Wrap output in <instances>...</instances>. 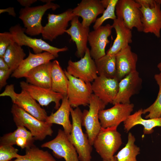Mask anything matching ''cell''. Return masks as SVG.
<instances>
[{
    "label": "cell",
    "mask_w": 161,
    "mask_h": 161,
    "mask_svg": "<svg viewBox=\"0 0 161 161\" xmlns=\"http://www.w3.org/2000/svg\"><path fill=\"white\" fill-rule=\"evenodd\" d=\"M72 129L69 139L75 148L80 161H91L92 148L87 134L82 130V112L78 107L70 108Z\"/></svg>",
    "instance_id": "obj_1"
},
{
    "label": "cell",
    "mask_w": 161,
    "mask_h": 161,
    "mask_svg": "<svg viewBox=\"0 0 161 161\" xmlns=\"http://www.w3.org/2000/svg\"><path fill=\"white\" fill-rule=\"evenodd\" d=\"M11 112L16 126H22L27 128L35 140L42 141L47 136L52 135V124L37 119L14 104L11 107Z\"/></svg>",
    "instance_id": "obj_2"
},
{
    "label": "cell",
    "mask_w": 161,
    "mask_h": 161,
    "mask_svg": "<svg viewBox=\"0 0 161 161\" xmlns=\"http://www.w3.org/2000/svg\"><path fill=\"white\" fill-rule=\"evenodd\" d=\"M117 127L101 128L93 143L97 153L103 161H110L122 143Z\"/></svg>",
    "instance_id": "obj_3"
},
{
    "label": "cell",
    "mask_w": 161,
    "mask_h": 161,
    "mask_svg": "<svg viewBox=\"0 0 161 161\" xmlns=\"http://www.w3.org/2000/svg\"><path fill=\"white\" fill-rule=\"evenodd\" d=\"M60 7L58 4L51 2L42 5L21 8L19 18L23 22L25 33L31 36L41 34L43 27L41 21L43 15L49 9L55 10Z\"/></svg>",
    "instance_id": "obj_4"
},
{
    "label": "cell",
    "mask_w": 161,
    "mask_h": 161,
    "mask_svg": "<svg viewBox=\"0 0 161 161\" xmlns=\"http://www.w3.org/2000/svg\"><path fill=\"white\" fill-rule=\"evenodd\" d=\"M7 96L13 104L22 108L31 115L42 121L45 122L48 116L45 110L25 91L22 89L19 93H16L13 84L7 85L0 97Z\"/></svg>",
    "instance_id": "obj_5"
},
{
    "label": "cell",
    "mask_w": 161,
    "mask_h": 161,
    "mask_svg": "<svg viewBox=\"0 0 161 161\" xmlns=\"http://www.w3.org/2000/svg\"><path fill=\"white\" fill-rule=\"evenodd\" d=\"M25 29L18 24L11 27L9 31L12 35L15 42L21 46H25L31 48L34 54L41 53L44 51L49 52L55 58H57L59 56V52L68 50L66 46L58 48L50 45L41 39L33 38L28 36L24 33Z\"/></svg>",
    "instance_id": "obj_6"
},
{
    "label": "cell",
    "mask_w": 161,
    "mask_h": 161,
    "mask_svg": "<svg viewBox=\"0 0 161 161\" xmlns=\"http://www.w3.org/2000/svg\"><path fill=\"white\" fill-rule=\"evenodd\" d=\"M89 110L82 112V125L86 130L90 145L92 146L94 140L101 127L98 114L99 111L104 109L106 105L94 94L91 95Z\"/></svg>",
    "instance_id": "obj_7"
},
{
    "label": "cell",
    "mask_w": 161,
    "mask_h": 161,
    "mask_svg": "<svg viewBox=\"0 0 161 161\" xmlns=\"http://www.w3.org/2000/svg\"><path fill=\"white\" fill-rule=\"evenodd\" d=\"M64 71L69 81L67 96L71 107L76 108L89 105L93 92L91 83L85 82Z\"/></svg>",
    "instance_id": "obj_8"
},
{
    "label": "cell",
    "mask_w": 161,
    "mask_h": 161,
    "mask_svg": "<svg viewBox=\"0 0 161 161\" xmlns=\"http://www.w3.org/2000/svg\"><path fill=\"white\" fill-rule=\"evenodd\" d=\"M141 5L134 0H118L116 6L117 18L123 20L128 28L132 30L136 28L138 31H143Z\"/></svg>",
    "instance_id": "obj_9"
},
{
    "label": "cell",
    "mask_w": 161,
    "mask_h": 161,
    "mask_svg": "<svg viewBox=\"0 0 161 161\" xmlns=\"http://www.w3.org/2000/svg\"><path fill=\"white\" fill-rule=\"evenodd\" d=\"M66 70L70 75L86 83L93 82L98 76L94 60L88 47L84 56L79 60H69Z\"/></svg>",
    "instance_id": "obj_10"
},
{
    "label": "cell",
    "mask_w": 161,
    "mask_h": 161,
    "mask_svg": "<svg viewBox=\"0 0 161 161\" xmlns=\"http://www.w3.org/2000/svg\"><path fill=\"white\" fill-rule=\"evenodd\" d=\"M72 10L69 8L58 14H48V22L43 27L41 33L43 38L52 41L57 37L65 33L69 22L74 17Z\"/></svg>",
    "instance_id": "obj_11"
},
{
    "label": "cell",
    "mask_w": 161,
    "mask_h": 161,
    "mask_svg": "<svg viewBox=\"0 0 161 161\" xmlns=\"http://www.w3.org/2000/svg\"><path fill=\"white\" fill-rule=\"evenodd\" d=\"M41 147L51 149L57 157L63 158L65 161H79L75 148L64 130L61 129L53 139L44 143Z\"/></svg>",
    "instance_id": "obj_12"
},
{
    "label": "cell",
    "mask_w": 161,
    "mask_h": 161,
    "mask_svg": "<svg viewBox=\"0 0 161 161\" xmlns=\"http://www.w3.org/2000/svg\"><path fill=\"white\" fill-rule=\"evenodd\" d=\"M112 107L100 110L98 117L101 127H117L131 114L134 107L133 103H117Z\"/></svg>",
    "instance_id": "obj_13"
},
{
    "label": "cell",
    "mask_w": 161,
    "mask_h": 161,
    "mask_svg": "<svg viewBox=\"0 0 161 161\" xmlns=\"http://www.w3.org/2000/svg\"><path fill=\"white\" fill-rule=\"evenodd\" d=\"M112 28V25L108 24L90 32L88 41L91 47L90 54L94 60L106 55L105 48L110 42L108 38L111 34Z\"/></svg>",
    "instance_id": "obj_14"
},
{
    "label": "cell",
    "mask_w": 161,
    "mask_h": 161,
    "mask_svg": "<svg viewBox=\"0 0 161 161\" xmlns=\"http://www.w3.org/2000/svg\"><path fill=\"white\" fill-rule=\"evenodd\" d=\"M142 82L137 70L123 78L119 81L118 91L112 104L130 103V98L139 92Z\"/></svg>",
    "instance_id": "obj_15"
},
{
    "label": "cell",
    "mask_w": 161,
    "mask_h": 161,
    "mask_svg": "<svg viewBox=\"0 0 161 161\" xmlns=\"http://www.w3.org/2000/svg\"><path fill=\"white\" fill-rule=\"evenodd\" d=\"M119 82L116 78L98 75L92 82V90L94 94L106 105L112 103L118 91Z\"/></svg>",
    "instance_id": "obj_16"
},
{
    "label": "cell",
    "mask_w": 161,
    "mask_h": 161,
    "mask_svg": "<svg viewBox=\"0 0 161 161\" xmlns=\"http://www.w3.org/2000/svg\"><path fill=\"white\" fill-rule=\"evenodd\" d=\"M20 85L22 89L27 92L41 106H46L53 102L55 103V109L57 110L60 106V101L64 96L61 94L51 89L38 87L24 81L20 82Z\"/></svg>",
    "instance_id": "obj_17"
},
{
    "label": "cell",
    "mask_w": 161,
    "mask_h": 161,
    "mask_svg": "<svg viewBox=\"0 0 161 161\" xmlns=\"http://www.w3.org/2000/svg\"><path fill=\"white\" fill-rule=\"evenodd\" d=\"M105 9L100 0H82L73 9L72 12L74 16L81 17L83 26L89 27Z\"/></svg>",
    "instance_id": "obj_18"
},
{
    "label": "cell",
    "mask_w": 161,
    "mask_h": 161,
    "mask_svg": "<svg viewBox=\"0 0 161 161\" xmlns=\"http://www.w3.org/2000/svg\"><path fill=\"white\" fill-rule=\"evenodd\" d=\"M89 27H86L80 22L79 17L74 16L71 21V26L65 31L71 37V40L75 42L77 48L76 56L81 58L84 55L88 47L87 43Z\"/></svg>",
    "instance_id": "obj_19"
},
{
    "label": "cell",
    "mask_w": 161,
    "mask_h": 161,
    "mask_svg": "<svg viewBox=\"0 0 161 161\" xmlns=\"http://www.w3.org/2000/svg\"><path fill=\"white\" fill-rule=\"evenodd\" d=\"M140 9L143 15V32L146 33H153L157 38H160L161 30V5L156 2L151 7L141 6Z\"/></svg>",
    "instance_id": "obj_20"
},
{
    "label": "cell",
    "mask_w": 161,
    "mask_h": 161,
    "mask_svg": "<svg viewBox=\"0 0 161 161\" xmlns=\"http://www.w3.org/2000/svg\"><path fill=\"white\" fill-rule=\"evenodd\" d=\"M116 78L120 81L130 73L137 70V54L129 45L115 55Z\"/></svg>",
    "instance_id": "obj_21"
},
{
    "label": "cell",
    "mask_w": 161,
    "mask_h": 161,
    "mask_svg": "<svg viewBox=\"0 0 161 161\" xmlns=\"http://www.w3.org/2000/svg\"><path fill=\"white\" fill-rule=\"evenodd\" d=\"M55 57L47 52L39 54H33L29 50L28 56L24 59L11 75V77L16 78H25L29 72L35 68L48 63Z\"/></svg>",
    "instance_id": "obj_22"
},
{
    "label": "cell",
    "mask_w": 161,
    "mask_h": 161,
    "mask_svg": "<svg viewBox=\"0 0 161 161\" xmlns=\"http://www.w3.org/2000/svg\"><path fill=\"white\" fill-rule=\"evenodd\" d=\"M112 26L115 31L116 36L106 54L115 55L132 42V33L131 30L127 27L121 19L117 18L113 20Z\"/></svg>",
    "instance_id": "obj_23"
},
{
    "label": "cell",
    "mask_w": 161,
    "mask_h": 161,
    "mask_svg": "<svg viewBox=\"0 0 161 161\" xmlns=\"http://www.w3.org/2000/svg\"><path fill=\"white\" fill-rule=\"evenodd\" d=\"M52 64L50 61L32 69L25 78L26 82L38 87L51 89Z\"/></svg>",
    "instance_id": "obj_24"
},
{
    "label": "cell",
    "mask_w": 161,
    "mask_h": 161,
    "mask_svg": "<svg viewBox=\"0 0 161 161\" xmlns=\"http://www.w3.org/2000/svg\"><path fill=\"white\" fill-rule=\"evenodd\" d=\"M71 107L67 95L64 96L59 108L55 112L48 116L45 121L49 124L61 125L68 138L72 129L69 118Z\"/></svg>",
    "instance_id": "obj_25"
},
{
    "label": "cell",
    "mask_w": 161,
    "mask_h": 161,
    "mask_svg": "<svg viewBox=\"0 0 161 161\" xmlns=\"http://www.w3.org/2000/svg\"><path fill=\"white\" fill-rule=\"evenodd\" d=\"M143 110L141 109L130 115L123 122L124 129L128 132L131 128L137 125L143 126V135L149 134L154 131V128L156 127H161V117L159 118L144 119L142 115Z\"/></svg>",
    "instance_id": "obj_26"
},
{
    "label": "cell",
    "mask_w": 161,
    "mask_h": 161,
    "mask_svg": "<svg viewBox=\"0 0 161 161\" xmlns=\"http://www.w3.org/2000/svg\"><path fill=\"white\" fill-rule=\"evenodd\" d=\"M51 76V90L64 96H66L69 80L64 71L63 70L57 60L52 62Z\"/></svg>",
    "instance_id": "obj_27"
},
{
    "label": "cell",
    "mask_w": 161,
    "mask_h": 161,
    "mask_svg": "<svg viewBox=\"0 0 161 161\" xmlns=\"http://www.w3.org/2000/svg\"><path fill=\"white\" fill-rule=\"evenodd\" d=\"M26 55L21 46L13 41L7 48L3 58L13 72L18 67Z\"/></svg>",
    "instance_id": "obj_28"
},
{
    "label": "cell",
    "mask_w": 161,
    "mask_h": 161,
    "mask_svg": "<svg viewBox=\"0 0 161 161\" xmlns=\"http://www.w3.org/2000/svg\"><path fill=\"white\" fill-rule=\"evenodd\" d=\"M94 61L98 75H102L109 78H116L115 55L106 54Z\"/></svg>",
    "instance_id": "obj_29"
},
{
    "label": "cell",
    "mask_w": 161,
    "mask_h": 161,
    "mask_svg": "<svg viewBox=\"0 0 161 161\" xmlns=\"http://www.w3.org/2000/svg\"><path fill=\"white\" fill-rule=\"evenodd\" d=\"M25 154L11 161H56L47 151L40 149L34 144L25 148Z\"/></svg>",
    "instance_id": "obj_30"
},
{
    "label": "cell",
    "mask_w": 161,
    "mask_h": 161,
    "mask_svg": "<svg viewBox=\"0 0 161 161\" xmlns=\"http://www.w3.org/2000/svg\"><path fill=\"white\" fill-rule=\"evenodd\" d=\"M135 140L134 136L129 132L127 143L115 156L117 161H138L136 157L140 154V149L135 144Z\"/></svg>",
    "instance_id": "obj_31"
},
{
    "label": "cell",
    "mask_w": 161,
    "mask_h": 161,
    "mask_svg": "<svg viewBox=\"0 0 161 161\" xmlns=\"http://www.w3.org/2000/svg\"><path fill=\"white\" fill-rule=\"evenodd\" d=\"M13 132L4 134L0 137V145H11L16 144L17 138L24 137L26 138L31 145H33L35 140L31 132L22 126H18Z\"/></svg>",
    "instance_id": "obj_32"
},
{
    "label": "cell",
    "mask_w": 161,
    "mask_h": 161,
    "mask_svg": "<svg viewBox=\"0 0 161 161\" xmlns=\"http://www.w3.org/2000/svg\"><path fill=\"white\" fill-rule=\"evenodd\" d=\"M154 78L159 86V91L154 102L147 108L143 110V114L148 113L145 117L146 119L159 118L161 117V75H154Z\"/></svg>",
    "instance_id": "obj_33"
},
{
    "label": "cell",
    "mask_w": 161,
    "mask_h": 161,
    "mask_svg": "<svg viewBox=\"0 0 161 161\" xmlns=\"http://www.w3.org/2000/svg\"><path fill=\"white\" fill-rule=\"evenodd\" d=\"M118 0H110V2L102 14V16L97 19L93 26L94 30L102 26L106 20L111 19L113 20L117 18L115 13L116 5Z\"/></svg>",
    "instance_id": "obj_34"
},
{
    "label": "cell",
    "mask_w": 161,
    "mask_h": 161,
    "mask_svg": "<svg viewBox=\"0 0 161 161\" xmlns=\"http://www.w3.org/2000/svg\"><path fill=\"white\" fill-rule=\"evenodd\" d=\"M18 150L13 145H0V161H11L21 155L18 154Z\"/></svg>",
    "instance_id": "obj_35"
},
{
    "label": "cell",
    "mask_w": 161,
    "mask_h": 161,
    "mask_svg": "<svg viewBox=\"0 0 161 161\" xmlns=\"http://www.w3.org/2000/svg\"><path fill=\"white\" fill-rule=\"evenodd\" d=\"M13 41V37L10 32L0 33V58H3L7 48Z\"/></svg>",
    "instance_id": "obj_36"
},
{
    "label": "cell",
    "mask_w": 161,
    "mask_h": 161,
    "mask_svg": "<svg viewBox=\"0 0 161 161\" xmlns=\"http://www.w3.org/2000/svg\"><path fill=\"white\" fill-rule=\"evenodd\" d=\"M13 72L10 69L8 70L0 69V89L7 84V80Z\"/></svg>",
    "instance_id": "obj_37"
},
{
    "label": "cell",
    "mask_w": 161,
    "mask_h": 161,
    "mask_svg": "<svg viewBox=\"0 0 161 161\" xmlns=\"http://www.w3.org/2000/svg\"><path fill=\"white\" fill-rule=\"evenodd\" d=\"M141 6L146 7H151L153 6L156 3L155 0H135Z\"/></svg>",
    "instance_id": "obj_38"
},
{
    "label": "cell",
    "mask_w": 161,
    "mask_h": 161,
    "mask_svg": "<svg viewBox=\"0 0 161 161\" xmlns=\"http://www.w3.org/2000/svg\"><path fill=\"white\" fill-rule=\"evenodd\" d=\"M37 0H18L17 1L22 6L25 7H30L31 5L37 1Z\"/></svg>",
    "instance_id": "obj_39"
},
{
    "label": "cell",
    "mask_w": 161,
    "mask_h": 161,
    "mask_svg": "<svg viewBox=\"0 0 161 161\" xmlns=\"http://www.w3.org/2000/svg\"><path fill=\"white\" fill-rule=\"evenodd\" d=\"M5 12L8 13L9 15L13 17L16 16V14L13 7H9L5 9H0V14Z\"/></svg>",
    "instance_id": "obj_40"
},
{
    "label": "cell",
    "mask_w": 161,
    "mask_h": 161,
    "mask_svg": "<svg viewBox=\"0 0 161 161\" xmlns=\"http://www.w3.org/2000/svg\"><path fill=\"white\" fill-rule=\"evenodd\" d=\"M10 69L3 58H0V69L8 70Z\"/></svg>",
    "instance_id": "obj_41"
},
{
    "label": "cell",
    "mask_w": 161,
    "mask_h": 161,
    "mask_svg": "<svg viewBox=\"0 0 161 161\" xmlns=\"http://www.w3.org/2000/svg\"><path fill=\"white\" fill-rule=\"evenodd\" d=\"M157 67L160 71V73L159 74L161 75V61L158 64Z\"/></svg>",
    "instance_id": "obj_42"
},
{
    "label": "cell",
    "mask_w": 161,
    "mask_h": 161,
    "mask_svg": "<svg viewBox=\"0 0 161 161\" xmlns=\"http://www.w3.org/2000/svg\"><path fill=\"white\" fill-rule=\"evenodd\" d=\"M40 1H41L43 2L46 3H48L49 2H51L52 1L54 0H40Z\"/></svg>",
    "instance_id": "obj_43"
},
{
    "label": "cell",
    "mask_w": 161,
    "mask_h": 161,
    "mask_svg": "<svg viewBox=\"0 0 161 161\" xmlns=\"http://www.w3.org/2000/svg\"><path fill=\"white\" fill-rule=\"evenodd\" d=\"M110 161H117V160L114 156Z\"/></svg>",
    "instance_id": "obj_44"
},
{
    "label": "cell",
    "mask_w": 161,
    "mask_h": 161,
    "mask_svg": "<svg viewBox=\"0 0 161 161\" xmlns=\"http://www.w3.org/2000/svg\"><path fill=\"white\" fill-rule=\"evenodd\" d=\"M161 6V0H155Z\"/></svg>",
    "instance_id": "obj_45"
}]
</instances>
